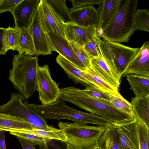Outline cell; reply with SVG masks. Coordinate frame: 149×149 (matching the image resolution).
Here are the masks:
<instances>
[{"label": "cell", "mask_w": 149, "mask_h": 149, "mask_svg": "<svg viewBox=\"0 0 149 149\" xmlns=\"http://www.w3.org/2000/svg\"><path fill=\"white\" fill-rule=\"evenodd\" d=\"M33 128L19 117L0 112V131L21 132Z\"/></svg>", "instance_id": "cell-19"}, {"label": "cell", "mask_w": 149, "mask_h": 149, "mask_svg": "<svg viewBox=\"0 0 149 149\" xmlns=\"http://www.w3.org/2000/svg\"><path fill=\"white\" fill-rule=\"evenodd\" d=\"M47 1L65 22H72L70 15V8L67 6L65 0H47Z\"/></svg>", "instance_id": "cell-29"}, {"label": "cell", "mask_w": 149, "mask_h": 149, "mask_svg": "<svg viewBox=\"0 0 149 149\" xmlns=\"http://www.w3.org/2000/svg\"><path fill=\"white\" fill-rule=\"evenodd\" d=\"M12 64L9 79L15 89L25 99H27L37 91L36 71L38 65L37 56L15 54Z\"/></svg>", "instance_id": "cell-3"}, {"label": "cell", "mask_w": 149, "mask_h": 149, "mask_svg": "<svg viewBox=\"0 0 149 149\" xmlns=\"http://www.w3.org/2000/svg\"><path fill=\"white\" fill-rule=\"evenodd\" d=\"M101 55L117 81L123 77L139 48L130 47L117 42L104 41L98 37Z\"/></svg>", "instance_id": "cell-6"}, {"label": "cell", "mask_w": 149, "mask_h": 149, "mask_svg": "<svg viewBox=\"0 0 149 149\" xmlns=\"http://www.w3.org/2000/svg\"><path fill=\"white\" fill-rule=\"evenodd\" d=\"M97 26H82L72 22L66 23L65 37L69 42H76L83 46L97 34Z\"/></svg>", "instance_id": "cell-14"}, {"label": "cell", "mask_w": 149, "mask_h": 149, "mask_svg": "<svg viewBox=\"0 0 149 149\" xmlns=\"http://www.w3.org/2000/svg\"><path fill=\"white\" fill-rule=\"evenodd\" d=\"M100 149H120L116 128L113 124L106 128L99 140Z\"/></svg>", "instance_id": "cell-23"}, {"label": "cell", "mask_w": 149, "mask_h": 149, "mask_svg": "<svg viewBox=\"0 0 149 149\" xmlns=\"http://www.w3.org/2000/svg\"><path fill=\"white\" fill-rule=\"evenodd\" d=\"M134 23L135 31L138 30L149 32V10H136L134 16Z\"/></svg>", "instance_id": "cell-28"}, {"label": "cell", "mask_w": 149, "mask_h": 149, "mask_svg": "<svg viewBox=\"0 0 149 149\" xmlns=\"http://www.w3.org/2000/svg\"><path fill=\"white\" fill-rule=\"evenodd\" d=\"M127 74L149 77V41L139 48L122 77Z\"/></svg>", "instance_id": "cell-15"}, {"label": "cell", "mask_w": 149, "mask_h": 149, "mask_svg": "<svg viewBox=\"0 0 149 149\" xmlns=\"http://www.w3.org/2000/svg\"><path fill=\"white\" fill-rule=\"evenodd\" d=\"M38 8L40 21L45 33L53 32L65 37L66 22L54 10L47 0H40Z\"/></svg>", "instance_id": "cell-10"}, {"label": "cell", "mask_w": 149, "mask_h": 149, "mask_svg": "<svg viewBox=\"0 0 149 149\" xmlns=\"http://www.w3.org/2000/svg\"><path fill=\"white\" fill-rule=\"evenodd\" d=\"M27 102L19 93H12L10 100L0 105V112L19 117L34 128L51 130L55 127L47 124L46 119L29 107Z\"/></svg>", "instance_id": "cell-7"}, {"label": "cell", "mask_w": 149, "mask_h": 149, "mask_svg": "<svg viewBox=\"0 0 149 149\" xmlns=\"http://www.w3.org/2000/svg\"><path fill=\"white\" fill-rule=\"evenodd\" d=\"M72 22L82 26H97L99 21V13L93 6H89L76 9L70 8Z\"/></svg>", "instance_id": "cell-17"}, {"label": "cell", "mask_w": 149, "mask_h": 149, "mask_svg": "<svg viewBox=\"0 0 149 149\" xmlns=\"http://www.w3.org/2000/svg\"><path fill=\"white\" fill-rule=\"evenodd\" d=\"M130 89L135 97L149 96V77L133 74L126 75Z\"/></svg>", "instance_id": "cell-21"}, {"label": "cell", "mask_w": 149, "mask_h": 149, "mask_svg": "<svg viewBox=\"0 0 149 149\" xmlns=\"http://www.w3.org/2000/svg\"><path fill=\"white\" fill-rule=\"evenodd\" d=\"M113 124L116 130L120 149H140L139 129L136 117L128 121Z\"/></svg>", "instance_id": "cell-9"}, {"label": "cell", "mask_w": 149, "mask_h": 149, "mask_svg": "<svg viewBox=\"0 0 149 149\" xmlns=\"http://www.w3.org/2000/svg\"><path fill=\"white\" fill-rule=\"evenodd\" d=\"M23 0H0V14L5 12L11 13L17 6Z\"/></svg>", "instance_id": "cell-35"}, {"label": "cell", "mask_w": 149, "mask_h": 149, "mask_svg": "<svg viewBox=\"0 0 149 149\" xmlns=\"http://www.w3.org/2000/svg\"><path fill=\"white\" fill-rule=\"evenodd\" d=\"M102 0H70L72 9H76L89 6L100 4Z\"/></svg>", "instance_id": "cell-36"}, {"label": "cell", "mask_w": 149, "mask_h": 149, "mask_svg": "<svg viewBox=\"0 0 149 149\" xmlns=\"http://www.w3.org/2000/svg\"><path fill=\"white\" fill-rule=\"evenodd\" d=\"M23 149H35V145L24 139L18 138Z\"/></svg>", "instance_id": "cell-38"}, {"label": "cell", "mask_w": 149, "mask_h": 149, "mask_svg": "<svg viewBox=\"0 0 149 149\" xmlns=\"http://www.w3.org/2000/svg\"><path fill=\"white\" fill-rule=\"evenodd\" d=\"M131 104L135 117L149 127V96L133 97Z\"/></svg>", "instance_id": "cell-22"}, {"label": "cell", "mask_w": 149, "mask_h": 149, "mask_svg": "<svg viewBox=\"0 0 149 149\" xmlns=\"http://www.w3.org/2000/svg\"><path fill=\"white\" fill-rule=\"evenodd\" d=\"M19 54L32 56L36 55L33 39L28 28L20 30Z\"/></svg>", "instance_id": "cell-24"}, {"label": "cell", "mask_w": 149, "mask_h": 149, "mask_svg": "<svg viewBox=\"0 0 149 149\" xmlns=\"http://www.w3.org/2000/svg\"><path fill=\"white\" fill-rule=\"evenodd\" d=\"M110 102L114 107L131 116L135 117L131 103L123 97L119 92L110 94Z\"/></svg>", "instance_id": "cell-27"}, {"label": "cell", "mask_w": 149, "mask_h": 149, "mask_svg": "<svg viewBox=\"0 0 149 149\" xmlns=\"http://www.w3.org/2000/svg\"><path fill=\"white\" fill-rule=\"evenodd\" d=\"M61 142V143H58L54 142L53 140H50L48 145L52 149H67L65 143L63 142Z\"/></svg>", "instance_id": "cell-39"}, {"label": "cell", "mask_w": 149, "mask_h": 149, "mask_svg": "<svg viewBox=\"0 0 149 149\" xmlns=\"http://www.w3.org/2000/svg\"><path fill=\"white\" fill-rule=\"evenodd\" d=\"M69 43L79 60L85 66L87 69L91 67V59L84 50L83 47L73 42H69Z\"/></svg>", "instance_id": "cell-33"}, {"label": "cell", "mask_w": 149, "mask_h": 149, "mask_svg": "<svg viewBox=\"0 0 149 149\" xmlns=\"http://www.w3.org/2000/svg\"><path fill=\"white\" fill-rule=\"evenodd\" d=\"M138 0H121L113 20L99 36L103 41L127 42L134 33V19Z\"/></svg>", "instance_id": "cell-4"}, {"label": "cell", "mask_w": 149, "mask_h": 149, "mask_svg": "<svg viewBox=\"0 0 149 149\" xmlns=\"http://www.w3.org/2000/svg\"><path fill=\"white\" fill-rule=\"evenodd\" d=\"M60 97L64 101L107 119L113 124L128 121L135 117L118 110L109 101L93 97L83 90L67 87L60 89Z\"/></svg>", "instance_id": "cell-1"}, {"label": "cell", "mask_w": 149, "mask_h": 149, "mask_svg": "<svg viewBox=\"0 0 149 149\" xmlns=\"http://www.w3.org/2000/svg\"><path fill=\"white\" fill-rule=\"evenodd\" d=\"M10 134L34 144L36 146L48 144L51 140L34 135L19 132H10Z\"/></svg>", "instance_id": "cell-30"}, {"label": "cell", "mask_w": 149, "mask_h": 149, "mask_svg": "<svg viewBox=\"0 0 149 149\" xmlns=\"http://www.w3.org/2000/svg\"><path fill=\"white\" fill-rule=\"evenodd\" d=\"M83 90L93 97L110 101L109 94L102 91L94 85L90 86Z\"/></svg>", "instance_id": "cell-34"}, {"label": "cell", "mask_w": 149, "mask_h": 149, "mask_svg": "<svg viewBox=\"0 0 149 149\" xmlns=\"http://www.w3.org/2000/svg\"><path fill=\"white\" fill-rule=\"evenodd\" d=\"M97 34L84 46L83 48L91 60L99 57L100 53L99 49Z\"/></svg>", "instance_id": "cell-32"}, {"label": "cell", "mask_w": 149, "mask_h": 149, "mask_svg": "<svg viewBox=\"0 0 149 149\" xmlns=\"http://www.w3.org/2000/svg\"><path fill=\"white\" fill-rule=\"evenodd\" d=\"M121 0H102L98 10L99 21L97 33L99 36L106 29L116 16Z\"/></svg>", "instance_id": "cell-16"}, {"label": "cell", "mask_w": 149, "mask_h": 149, "mask_svg": "<svg viewBox=\"0 0 149 149\" xmlns=\"http://www.w3.org/2000/svg\"><path fill=\"white\" fill-rule=\"evenodd\" d=\"M38 6L34 13L31 23L28 27L34 42L36 56L48 55L52 53L46 33L40 21Z\"/></svg>", "instance_id": "cell-13"}, {"label": "cell", "mask_w": 149, "mask_h": 149, "mask_svg": "<svg viewBox=\"0 0 149 149\" xmlns=\"http://www.w3.org/2000/svg\"><path fill=\"white\" fill-rule=\"evenodd\" d=\"M57 63L63 68L68 77L75 83L81 84L86 88L94 85L84 71L75 66L69 61L60 55L56 57Z\"/></svg>", "instance_id": "cell-18"}, {"label": "cell", "mask_w": 149, "mask_h": 149, "mask_svg": "<svg viewBox=\"0 0 149 149\" xmlns=\"http://www.w3.org/2000/svg\"><path fill=\"white\" fill-rule=\"evenodd\" d=\"M49 46L51 51L56 52L80 70H87L78 58L75 53L65 37L53 32L46 33Z\"/></svg>", "instance_id": "cell-11"}, {"label": "cell", "mask_w": 149, "mask_h": 149, "mask_svg": "<svg viewBox=\"0 0 149 149\" xmlns=\"http://www.w3.org/2000/svg\"><path fill=\"white\" fill-rule=\"evenodd\" d=\"M27 105L46 120L66 119L84 124H92L107 127L112 123L107 119L96 115L75 109L68 105L60 97L47 105L29 104Z\"/></svg>", "instance_id": "cell-2"}, {"label": "cell", "mask_w": 149, "mask_h": 149, "mask_svg": "<svg viewBox=\"0 0 149 149\" xmlns=\"http://www.w3.org/2000/svg\"><path fill=\"white\" fill-rule=\"evenodd\" d=\"M136 118L139 129L140 149H149V127Z\"/></svg>", "instance_id": "cell-31"}, {"label": "cell", "mask_w": 149, "mask_h": 149, "mask_svg": "<svg viewBox=\"0 0 149 149\" xmlns=\"http://www.w3.org/2000/svg\"><path fill=\"white\" fill-rule=\"evenodd\" d=\"M93 85L102 91L110 94L118 93V89L113 87L102 79L91 67L84 71Z\"/></svg>", "instance_id": "cell-25"}, {"label": "cell", "mask_w": 149, "mask_h": 149, "mask_svg": "<svg viewBox=\"0 0 149 149\" xmlns=\"http://www.w3.org/2000/svg\"><path fill=\"white\" fill-rule=\"evenodd\" d=\"M40 0H23L15 7L12 13L15 27L21 30L28 28Z\"/></svg>", "instance_id": "cell-12"}, {"label": "cell", "mask_w": 149, "mask_h": 149, "mask_svg": "<svg viewBox=\"0 0 149 149\" xmlns=\"http://www.w3.org/2000/svg\"><path fill=\"white\" fill-rule=\"evenodd\" d=\"M6 29L0 27V55H5L7 51L5 40Z\"/></svg>", "instance_id": "cell-37"}, {"label": "cell", "mask_w": 149, "mask_h": 149, "mask_svg": "<svg viewBox=\"0 0 149 149\" xmlns=\"http://www.w3.org/2000/svg\"><path fill=\"white\" fill-rule=\"evenodd\" d=\"M20 30L15 27L9 26L6 29L5 40L7 52L9 50H19Z\"/></svg>", "instance_id": "cell-26"}, {"label": "cell", "mask_w": 149, "mask_h": 149, "mask_svg": "<svg viewBox=\"0 0 149 149\" xmlns=\"http://www.w3.org/2000/svg\"><path fill=\"white\" fill-rule=\"evenodd\" d=\"M4 132L0 131V149H6Z\"/></svg>", "instance_id": "cell-40"}, {"label": "cell", "mask_w": 149, "mask_h": 149, "mask_svg": "<svg viewBox=\"0 0 149 149\" xmlns=\"http://www.w3.org/2000/svg\"><path fill=\"white\" fill-rule=\"evenodd\" d=\"M39 149H49L48 144L38 146ZM35 149H36L35 148Z\"/></svg>", "instance_id": "cell-41"}, {"label": "cell", "mask_w": 149, "mask_h": 149, "mask_svg": "<svg viewBox=\"0 0 149 149\" xmlns=\"http://www.w3.org/2000/svg\"><path fill=\"white\" fill-rule=\"evenodd\" d=\"M91 64L92 68L102 79L118 89L120 84L116 79L101 54L98 58L91 60Z\"/></svg>", "instance_id": "cell-20"}, {"label": "cell", "mask_w": 149, "mask_h": 149, "mask_svg": "<svg viewBox=\"0 0 149 149\" xmlns=\"http://www.w3.org/2000/svg\"><path fill=\"white\" fill-rule=\"evenodd\" d=\"M37 91L42 104H51L60 96V88L52 79L49 66H38L36 71Z\"/></svg>", "instance_id": "cell-8"}, {"label": "cell", "mask_w": 149, "mask_h": 149, "mask_svg": "<svg viewBox=\"0 0 149 149\" xmlns=\"http://www.w3.org/2000/svg\"><path fill=\"white\" fill-rule=\"evenodd\" d=\"M57 125L65 136L67 149H100L99 139L106 127L74 122L60 121Z\"/></svg>", "instance_id": "cell-5"}]
</instances>
